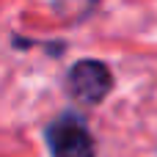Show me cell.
Instances as JSON below:
<instances>
[{
    "label": "cell",
    "mask_w": 157,
    "mask_h": 157,
    "mask_svg": "<svg viewBox=\"0 0 157 157\" xmlns=\"http://www.w3.org/2000/svg\"><path fill=\"white\" fill-rule=\"evenodd\" d=\"M52 157H97V141L77 113H61L44 130Z\"/></svg>",
    "instance_id": "obj_1"
},
{
    "label": "cell",
    "mask_w": 157,
    "mask_h": 157,
    "mask_svg": "<svg viewBox=\"0 0 157 157\" xmlns=\"http://www.w3.org/2000/svg\"><path fill=\"white\" fill-rule=\"evenodd\" d=\"M113 88V72L108 63L97 61V58H83L77 61L69 75H66V91L72 94L75 102L80 105H99Z\"/></svg>",
    "instance_id": "obj_2"
}]
</instances>
